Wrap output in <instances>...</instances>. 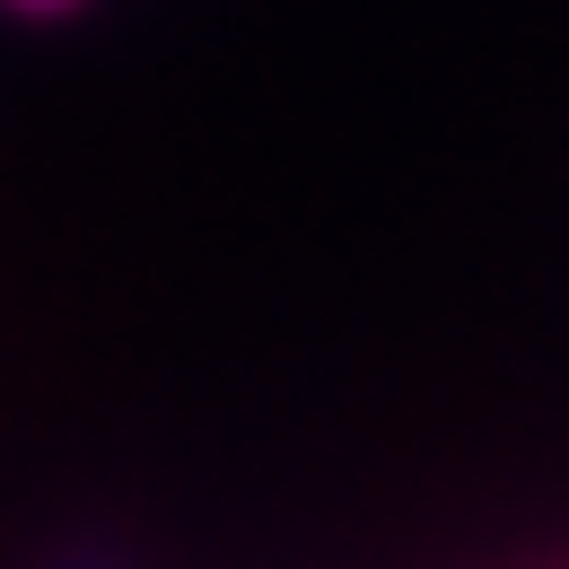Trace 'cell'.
Wrapping results in <instances>:
<instances>
[{"label":"cell","instance_id":"1","mask_svg":"<svg viewBox=\"0 0 569 569\" xmlns=\"http://www.w3.org/2000/svg\"><path fill=\"white\" fill-rule=\"evenodd\" d=\"M44 569H141L123 543H71V552H53Z\"/></svg>","mask_w":569,"mask_h":569},{"label":"cell","instance_id":"2","mask_svg":"<svg viewBox=\"0 0 569 569\" xmlns=\"http://www.w3.org/2000/svg\"><path fill=\"white\" fill-rule=\"evenodd\" d=\"M18 9H71V0H18Z\"/></svg>","mask_w":569,"mask_h":569}]
</instances>
